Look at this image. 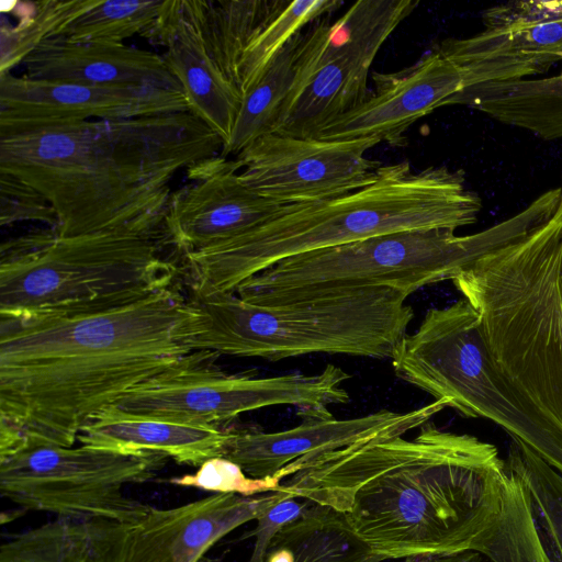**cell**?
<instances>
[{
    "mask_svg": "<svg viewBox=\"0 0 562 562\" xmlns=\"http://www.w3.org/2000/svg\"><path fill=\"white\" fill-rule=\"evenodd\" d=\"M239 169L220 155L187 169L190 183L171 193L164 218L169 244L182 255L238 236L283 206L245 186Z\"/></svg>",
    "mask_w": 562,
    "mask_h": 562,
    "instance_id": "cell-16",
    "label": "cell"
},
{
    "mask_svg": "<svg viewBox=\"0 0 562 562\" xmlns=\"http://www.w3.org/2000/svg\"><path fill=\"white\" fill-rule=\"evenodd\" d=\"M263 562L385 561L361 542L336 512L311 503L276 532Z\"/></svg>",
    "mask_w": 562,
    "mask_h": 562,
    "instance_id": "cell-26",
    "label": "cell"
},
{
    "mask_svg": "<svg viewBox=\"0 0 562 562\" xmlns=\"http://www.w3.org/2000/svg\"><path fill=\"white\" fill-rule=\"evenodd\" d=\"M95 0L13 1L9 12L19 18L11 24L5 16L0 25V74L22 65L45 40L59 36L64 29L89 10Z\"/></svg>",
    "mask_w": 562,
    "mask_h": 562,
    "instance_id": "cell-30",
    "label": "cell"
},
{
    "mask_svg": "<svg viewBox=\"0 0 562 562\" xmlns=\"http://www.w3.org/2000/svg\"><path fill=\"white\" fill-rule=\"evenodd\" d=\"M128 525L57 517L19 533L0 548V562H104Z\"/></svg>",
    "mask_w": 562,
    "mask_h": 562,
    "instance_id": "cell-25",
    "label": "cell"
},
{
    "mask_svg": "<svg viewBox=\"0 0 562 562\" xmlns=\"http://www.w3.org/2000/svg\"><path fill=\"white\" fill-rule=\"evenodd\" d=\"M302 34L296 35L273 58L263 74L244 93L228 142L220 156H237L257 138L273 132L292 90Z\"/></svg>",
    "mask_w": 562,
    "mask_h": 562,
    "instance_id": "cell-28",
    "label": "cell"
},
{
    "mask_svg": "<svg viewBox=\"0 0 562 562\" xmlns=\"http://www.w3.org/2000/svg\"><path fill=\"white\" fill-rule=\"evenodd\" d=\"M507 472L501 514L474 552L491 562H553L528 491L517 475Z\"/></svg>",
    "mask_w": 562,
    "mask_h": 562,
    "instance_id": "cell-29",
    "label": "cell"
},
{
    "mask_svg": "<svg viewBox=\"0 0 562 562\" xmlns=\"http://www.w3.org/2000/svg\"><path fill=\"white\" fill-rule=\"evenodd\" d=\"M561 77H562V74H561Z\"/></svg>",
    "mask_w": 562,
    "mask_h": 562,
    "instance_id": "cell-40",
    "label": "cell"
},
{
    "mask_svg": "<svg viewBox=\"0 0 562 562\" xmlns=\"http://www.w3.org/2000/svg\"><path fill=\"white\" fill-rule=\"evenodd\" d=\"M403 562H491L483 554L468 551L448 555H423L404 560Z\"/></svg>",
    "mask_w": 562,
    "mask_h": 562,
    "instance_id": "cell-37",
    "label": "cell"
},
{
    "mask_svg": "<svg viewBox=\"0 0 562 562\" xmlns=\"http://www.w3.org/2000/svg\"><path fill=\"white\" fill-rule=\"evenodd\" d=\"M225 429L147 419L105 408L81 429L82 446L122 453L158 452L179 464L201 467L223 457Z\"/></svg>",
    "mask_w": 562,
    "mask_h": 562,
    "instance_id": "cell-22",
    "label": "cell"
},
{
    "mask_svg": "<svg viewBox=\"0 0 562 562\" xmlns=\"http://www.w3.org/2000/svg\"><path fill=\"white\" fill-rule=\"evenodd\" d=\"M200 562H220V561L216 559H211V558L205 557Z\"/></svg>",
    "mask_w": 562,
    "mask_h": 562,
    "instance_id": "cell-38",
    "label": "cell"
},
{
    "mask_svg": "<svg viewBox=\"0 0 562 562\" xmlns=\"http://www.w3.org/2000/svg\"><path fill=\"white\" fill-rule=\"evenodd\" d=\"M446 105H464L539 137L562 138V77L490 81L463 88Z\"/></svg>",
    "mask_w": 562,
    "mask_h": 562,
    "instance_id": "cell-23",
    "label": "cell"
},
{
    "mask_svg": "<svg viewBox=\"0 0 562 562\" xmlns=\"http://www.w3.org/2000/svg\"><path fill=\"white\" fill-rule=\"evenodd\" d=\"M286 493H215L177 507L154 508L128 525L104 562H200L222 538L257 520Z\"/></svg>",
    "mask_w": 562,
    "mask_h": 562,
    "instance_id": "cell-15",
    "label": "cell"
},
{
    "mask_svg": "<svg viewBox=\"0 0 562 562\" xmlns=\"http://www.w3.org/2000/svg\"><path fill=\"white\" fill-rule=\"evenodd\" d=\"M482 207L462 170L430 166L414 171L404 160L382 165L376 179L359 190L285 204L262 224L182 256L193 295L235 292L283 259L395 232H456L474 224Z\"/></svg>",
    "mask_w": 562,
    "mask_h": 562,
    "instance_id": "cell-4",
    "label": "cell"
},
{
    "mask_svg": "<svg viewBox=\"0 0 562 562\" xmlns=\"http://www.w3.org/2000/svg\"><path fill=\"white\" fill-rule=\"evenodd\" d=\"M560 192L550 189L515 215L470 235L414 229L378 235L283 259L243 281L244 301L277 305L362 288H394L409 294L452 281L480 258L509 245L557 212Z\"/></svg>",
    "mask_w": 562,
    "mask_h": 562,
    "instance_id": "cell-6",
    "label": "cell"
},
{
    "mask_svg": "<svg viewBox=\"0 0 562 562\" xmlns=\"http://www.w3.org/2000/svg\"><path fill=\"white\" fill-rule=\"evenodd\" d=\"M168 457L88 446H34L0 459V493L24 509L60 518L142 520L150 506L127 497L128 484L153 480Z\"/></svg>",
    "mask_w": 562,
    "mask_h": 562,
    "instance_id": "cell-11",
    "label": "cell"
},
{
    "mask_svg": "<svg viewBox=\"0 0 562 562\" xmlns=\"http://www.w3.org/2000/svg\"><path fill=\"white\" fill-rule=\"evenodd\" d=\"M448 407L443 401L407 412L382 408L364 416L336 419L328 408L297 409L302 422L281 431L255 426L225 428L223 457L238 464L254 479H277L297 460L335 451L384 434L404 436L420 428Z\"/></svg>",
    "mask_w": 562,
    "mask_h": 562,
    "instance_id": "cell-14",
    "label": "cell"
},
{
    "mask_svg": "<svg viewBox=\"0 0 562 562\" xmlns=\"http://www.w3.org/2000/svg\"><path fill=\"white\" fill-rule=\"evenodd\" d=\"M218 356L209 350L193 351L106 408L147 419L220 428L243 413L263 407L327 408L350 401L344 386L350 375L333 363L316 374L256 376L220 370L214 364Z\"/></svg>",
    "mask_w": 562,
    "mask_h": 562,
    "instance_id": "cell-10",
    "label": "cell"
},
{
    "mask_svg": "<svg viewBox=\"0 0 562 562\" xmlns=\"http://www.w3.org/2000/svg\"><path fill=\"white\" fill-rule=\"evenodd\" d=\"M189 112L181 91L135 85H87L0 74V115L120 120Z\"/></svg>",
    "mask_w": 562,
    "mask_h": 562,
    "instance_id": "cell-18",
    "label": "cell"
},
{
    "mask_svg": "<svg viewBox=\"0 0 562 562\" xmlns=\"http://www.w3.org/2000/svg\"><path fill=\"white\" fill-rule=\"evenodd\" d=\"M196 317L175 282L0 315V459L34 446L72 447L99 413L193 352Z\"/></svg>",
    "mask_w": 562,
    "mask_h": 562,
    "instance_id": "cell-1",
    "label": "cell"
},
{
    "mask_svg": "<svg viewBox=\"0 0 562 562\" xmlns=\"http://www.w3.org/2000/svg\"><path fill=\"white\" fill-rule=\"evenodd\" d=\"M395 374L470 418L488 419L562 474V435L521 398L487 347L480 316L460 299L427 311L391 355Z\"/></svg>",
    "mask_w": 562,
    "mask_h": 562,
    "instance_id": "cell-9",
    "label": "cell"
},
{
    "mask_svg": "<svg viewBox=\"0 0 562 562\" xmlns=\"http://www.w3.org/2000/svg\"><path fill=\"white\" fill-rule=\"evenodd\" d=\"M164 1H101L69 23L59 36L76 43L123 44L142 36L157 20Z\"/></svg>",
    "mask_w": 562,
    "mask_h": 562,
    "instance_id": "cell-33",
    "label": "cell"
},
{
    "mask_svg": "<svg viewBox=\"0 0 562 562\" xmlns=\"http://www.w3.org/2000/svg\"><path fill=\"white\" fill-rule=\"evenodd\" d=\"M502 374L562 435V200L551 218L453 280Z\"/></svg>",
    "mask_w": 562,
    "mask_h": 562,
    "instance_id": "cell-5",
    "label": "cell"
},
{
    "mask_svg": "<svg viewBox=\"0 0 562 562\" xmlns=\"http://www.w3.org/2000/svg\"><path fill=\"white\" fill-rule=\"evenodd\" d=\"M38 222L55 231L57 215L50 203L33 187L19 178L0 172V225Z\"/></svg>",
    "mask_w": 562,
    "mask_h": 562,
    "instance_id": "cell-35",
    "label": "cell"
},
{
    "mask_svg": "<svg viewBox=\"0 0 562 562\" xmlns=\"http://www.w3.org/2000/svg\"><path fill=\"white\" fill-rule=\"evenodd\" d=\"M311 503L286 493L280 502L269 508L256 521L250 536L255 537L252 554L248 562H263L266 551L276 532L286 522L297 517Z\"/></svg>",
    "mask_w": 562,
    "mask_h": 562,
    "instance_id": "cell-36",
    "label": "cell"
},
{
    "mask_svg": "<svg viewBox=\"0 0 562 562\" xmlns=\"http://www.w3.org/2000/svg\"><path fill=\"white\" fill-rule=\"evenodd\" d=\"M173 485L195 487L221 494L255 496L278 491L281 484L277 479H254L248 476L235 462L216 457L205 461L194 473L172 477Z\"/></svg>",
    "mask_w": 562,
    "mask_h": 562,
    "instance_id": "cell-34",
    "label": "cell"
},
{
    "mask_svg": "<svg viewBox=\"0 0 562 562\" xmlns=\"http://www.w3.org/2000/svg\"><path fill=\"white\" fill-rule=\"evenodd\" d=\"M278 3L279 0H188L207 52L237 88L243 55Z\"/></svg>",
    "mask_w": 562,
    "mask_h": 562,
    "instance_id": "cell-27",
    "label": "cell"
},
{
    "mask_svg": "<svg viewBox=\"0 0 562 562\" xmlns=\"http://www.w3.org/2000/svg\"><path fill=\"white\" fill-rule=\"evenodd\" d=\"M417 5L418 2L413 0H359L336 22L321 23L314 27L303 36L289 98L325 66L337 50L356 46L381 48Z\"/></svg>",
    "mask_w": 562,
    "mask_h": 562,
    "instance_id": "cell-24",
    "label": "cell"
},
{
    "mask_svg": "<svg viewBox=\"0 0 562 562\" xmlns=\"http://www.w3.org/2000/svg\"><path fill=\"white\" fill-rule=\"evenodd\" d=\"M340 0H295L279 3L246 48L238 69V89L243 93L258 80L273 58L301 34V30L342 5Z\"/></svg>",
    "mask_w": 562,
    "mask_h": 562,
    "instance_id": "cell-31",
    "label": "cell"
},
{
    "mask_svg": "<svg viewBox=\"0 0 562 562\" xmlns=\"http://www.w3.org/2000/svg\"><path fill=\"white\" fill-rule=\"evenodd\" d=\"M418 429L297 460L279 490L336 512L384 561L475 551L502 510L505 459L474 436Z\"/></svg>",
    "mask_w": 562,
    "mask_h": 562,
    "instance_id": "cell-2",
    "label": "cell"
},
{
    "mask_svg": "<svg viewBox=\"0 0 562 562\" xmlns=\"http://www.w3.org/2000/svg\"><path fill=\"white\" fill-rule=\"evenodd\" d=\"M22 66L24 76L36 80L181 91L162 55L125 44L76 43L54 36L42 42Z\"/></svg>",
    "mask_w": 562,
    "mask_h": 562,
    "instance_id": "cell-20",
    "label": "cell"
},
{
    "mask_svg": "<svg viewBox=\"0 0 562 562\" xmlns=\"http://www.w3.org/2000/svg\"><path fill=\"white\" fill-rule=\"evenodd\" d=\"M485 29L435 47L460 70L464 88L547 72L562 55V0L513 1L482 14Z\"/></svg>",
    "mask_w": 562,
    "mask_h": 562,
    "instance_id": "cell-13",
    "label": "cell"
},
{
    "mask_svg": "<svg viewBox=\"0 0 562 562\" xmlns=\"http://www.w3.org/2000/svg\"><path fill=\"white\" fill-rule=\"evenodd\" d=\"M561 190H562V186H561Z\"/></svg>",
    "mask_w": 562,
    "mask_h": 562,
    "instance_id": "cell-39",
    "label": "cell"
},
{
    "mask_svg": "<svg viewBox=\"0 0 562 562\" xmlns=\"http://www.w3.org/2000/svg\"><path fill=\"white\" fill-rule=\"evenodd\" d=\"M222 147L190 112L120 120L0 115V172L50 203L61 237L164 228L171 180Z\"/></svg>",
    "mask_w": 562,
    "mask_h": 562,
    "instance_id": "cell-3",
    "label": "cell"
},
{
    "mask_svg": "<svg viewBox=\"0 0 562 562\" xmlns=\"http://www.w3.org/2000/svg\"><path fill=\"white\" fill-rule=\"evenodd\" d=\"M409 295L362 288L277 305L252 304L235 292L192 295L198 317L189 346L269 361L311 353L391 358L414 318Z\"/></svg>",
    "mask_w": 562,
    "mask_h": 562,
    "instance_id": "cell-7",
    "label": "cell"
},
{
    "mask_svg": "<svg viewBox=\"0 0 562 562\" xmlns=\"http://www.w3.org/2000/svg\"><path fill=\"white\" fill-rule=\"evenodd\" d=\"M380 49L342 48L288 98L272 133L316 138L319 132L356 109L368 95V77Z\"/></svg>",
    "mask_w": 562,
    "mask_h": 562,
    "instance_id": "cell-21",
    "label": "cell"
},
{
    "mask_svg": "<svg viewBox=\"0 0 562 562\" xmlns=\"http://www.w3.org/2000/svg\"><path fill=\"white\" fill-rule=\"evenodd\" d=\"M165 228H126L71 237L53 229L3 241L0 315L87 305L175 282L162 256Z\"/></svg>",
    "mask_w": 562,
    "mask_h": 562,
    "instance_id": "cell-8",
    "label": "cell"
},
{
    "mask_svg": "<svg viewBox=\"0 0 562 562\" xmlns=\"http://www.w3.org/2000/svg\"><path fill=\"white\" fill-rule=\"evenodd\" d=\"M374 89L352 111L324 127L316 138H376L402 145L404 133L418 119L445 106L464 88L459 68L434 49L395 72H373Z\"/></svg>",
    "mask_w": 562,
    "mask_h": 562,
    "instance_id": "cell-17",
    "label": "cell"
},
{
    "mask_svg": "<svg viewBox=\"0 0 562 562\" xmlns=\"http://www.w3.org/2000/svg\"><path fill=\"white\" fill-rule=\"evenodd\" d=\"M376 138L326 140L266 134L236 156L241 182L280 204L317 202L359 190L379 175L367 151Z\"/></svg>",
    "mask_w": 562,
    "mask_h": 562,
    "instance_id": "cell-12",
    "label": "cell"
},
{
    "mask_svg": "<svg viewBox=\"0 0 562 562\" xmlns=\"http://www.w3.org/2000/svg\"><path fill=\"white\" fill-rule=\"evenodd\" d=\"M505 462L528 491L538 524L562 562V474L516 438H512Z\"/></svg>",
    "mask_w": 562,
    "mask_h": 562,
    "instance_id": "cell-32",
    "label": "cell"
},
{
    "mask_svg": "<svg viewBox=\"0 0 562 562\" xmlns=\"http://www.w3.org/2000/svg\"><path fill=\"white\" fill-rule=\"evenodd\" d=\"M142 36L166 48L162 57L181 87L189 112L214 131L224 146L243 95L207 52L187 1H164L159 16Z\"/></svg>",
    "mask_w": 562,
    "mask_h": 562,
    "instance_id": "cell-19",
    "label": "cell"
}]
</instances>
